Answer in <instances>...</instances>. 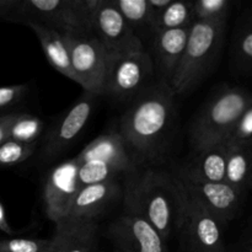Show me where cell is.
<instances>
[{
	"label": "cell",
	"mask_w": 252,
	"mask_h": 252,
	"mask_svg": "<svg viewBox=\"0 0 252 252\" xmlns=\"http://www.w3.org/2000/svg\"><path fill=\"white\" fill-rule=\"evenodd\" d=\"M7 22L37 24L63 34H90L88 0H12Z\"/></svg>",
	"instance_id": "obj_5"
},
{
	"label": "cell",
	"mask_w": 252,
	"mask_h": 252,
	"mask_svg": "<svg viewBox=\"0 0 252 252\" xmlns=\"http://www.w3.org/2000/svg\"><path fill=\"white\" fill-rule=\"evenodd\" d=\"M17 111L0 115V145L9 139V129Z\"/></svg>",
	"instance_id": "obj_31"
},
{
	"label": "cell",
	"mask_w": 252,
	"mask_h": 252,
	"mask_svg": "<svg viewBox=\"0 0 252 252\" xmlns=\"http://www.w3.org/2000/svg\"><path fill=\"white\" fill-rule=\"evenodd\" d=\"M111 2L142 42L144 34L150 37L153 22L148 0H111Z\"/></svg>",
	"instance_id": "obj_22"
},
{
	"label": "cell",
	"mask_w": 252,
	"mask_h": 252,
	"mask_svg": "<svg viewBox=\"0 0 252 252\" xmlns=\"http://www.w3.org/2000/svg\"><path fill=\"white\" fill-rule=\"evenodd\" d=\"M236 252H252V243L246 244V245H244L240 250H238Z\"/></svg>",
	"instance_id": "obj_33"
},
{
	"label": "cell",
	"mask_w": 252,
	"mask_h": 252,
	"mask_svg": "<svg viewBox=\"0 0 252 252\" xmlns=\"http://www.w3.org/2000/svg\"><path fill=\"white\" fill-rule=\"evenodd\" d=\"M75 159L79 164L88 161V160L102 159L127 162V164H132L139 167L130 155L118 129H110L96 137L76 155Z\"/></svg>",
	"instance_id": "obj_19"
},
{
	"label": "cell",
	"mask_w": 252,
	"mask_h": 252,
	"mask_svg": "<svg viewBox=\"0 0 252 252\" xmlns=\"http://www.w3.org/2000/svg\"><path fill=\"white\" fill-rule=\"evenodd\" d=\"M230 145L226 161L225 182L246 193L252 175V139Z\"/></svg>",
	"instance_id": "obj_20"
},
{
	"label": "cell",
	"mask_w": 252,
	"mask_h": 252,
	"mask_svg": "<svg viewBox=\"0 0 252 252\" xmlns=\"http://www.w3.org/2000/svg\"><path fill=\"white\" fill-rule=\"evenodd\" d=\"M44 130V123L38 116L26 112H16L9 129V139L31 144L38 143Z\"/></svg>",
	"instance_id": "obj_25"
},
{
	"label": "cell",
	"mask_w": 252,
	"mask_h": 252,
	"mask_svg": "<svg viewBox=\"0 0 252 252\" xmlns=\"http://www.w3.org/2000/svg\"><path fill=\"white\" fill-rule=\"evenodd\" d=\"M37 144L38 143L25 144L7 139L0 145V169H9L26 161L32 157Z\"/></svg>",
	"instance_id": "obj_26"
},
{
	"label": "cell",
	"mask_w": 252,
	"mask_h": 252,
	"mask_svg": "<svg viewBox=\"0 0 252 252\" xmlns=\"http://www.w3.org/2000/svg\"><path fill=\"white\" fill-rule=\"evenodd\" d=\"M63 36L68 44L76 84L84 89V93L102 96L111 54L93 33Z\"/></svg>",
	"instance_id": "obj_6"
},
{
	"label": "cell",
	"mask_w": 252,
	"mask_h": 252,
	"mask_svg": "<svg viewBox=\"0 0 252 252\" xmlns=\"http://www.w3.org/2000/svg\"><path fill=\"white\" fill-rule=\"evenodd\" d=\"M252 189V175H251V179H250V184H249V189Z\"/></svg>",
	"instance_id": "obj_34"
},
{
	"label": "cell",
	"mask_w": 252,
	"mask_h": 252,
	"mask_svg": "<svg viewBox=\"0 0 252 252\" xmlns=\"http://www.w3.org/2000/svg\"><path fill=\"white\" fill-rule=\"evenodd\" d=\"M252 102V93L240 86L221 88L199 111L189 130L192 152L228 140L244 111Z\"/></svg>",
	"instance_id": "obj_3"
},
{
	"label": "cell",
	"mask_w": 252,
	"mask_h": 252,
	"mask_svg": "<svg viewBox=\"0 0 252 252\" xmlns=\"http://www.w3.org/2000/svg\"><path fill=\"white\" fill-rule=\"evenodd\" d=\"M226 21H193L181 62L170 81L175 95L191 91L206 76L220 52Z\"/></svg>",
	"instance_id": "obj_4"
},
{
	"label": "cell",
	"mask_w": 252,
	"mask_h": 252,
	"mask_svg": "<svg viewBox=\"0 0 252 252\" xmlns=\"http://www.w3.org/2000/svg\"><path fill=\"white\" fill-rule=\"evenodd\" d=\"M191 27V26H189ZM189 27L167 30L154 34L152 42V57L154 66L160 74V80L170 84L186 48Z\"/></svg>",
	"instance_id": "obj_17"
},
{
	"label": "cell",
	"mask_w": 252,
	"mask_h": 252,
	"mask_svg": "<svg viewBox=\"0 0 252 252\" xmlns=\"http://www.w3.org/2000/svg\"><path fill=\"white\" fill-rule=\"evenodd\" d=\"M107 235L115 252H170L167 241L143 217L128 209L110 224Z\"/></svg>",
	"instance_id": "obj_10"
},
{
	"label": "cell",
	"mask_w": 252,
	"mask_h": 252,
	"mask_svg": "<svg viewBox=\"0 0 252 252\" xmlns=\"http://www.w3.org/2000/svg\"><path fill=\"white\" fill-rule=\"evenodd\" d=\"M98 221L63 219L56 224L49 252H97Z\"/></svg>",
	"instance_id": "obj_16"
},
{
	"label": "cell",
	"mask_w": 252,
	"mask_h": 252,
	"mask_svg": "<svg viewBox=\"0 0 252 252\" xmlns=\"http://www.w3.org/2000/svg\"><path fill=\"white\" fill-rule=\"evenodd\" d=\"M177 179L185 191L197 199L223 226L240 212L245 192L239 191L226 182H193Z\"/></svg>",
	"instance_id": "obj_12"
},
{
	"label": "cell",
	"mask_w": 252,
	"mask_h": 252,
	"mask_svg": "<svg viewBox=\"0 0 252 252\" xmlns=\"http://www.w3.org/2000/svg\"><path fill=\"white\" fill-rule=\"evenodd\" d=\"M233 62L240 73H252V9L240 20L233 42Z\"/></svg>",
	"instance_id": "obj_23"
},
{
	"label": "cell",
	"mask_w": 252,
	"mask_h": 252,
	"mask_svg": "<svg viewBox=\"0 0 252 252\" xmlns=\"http://www.w3.org/2000/svg\"><path fill=\"white\" fill-rule=\"evenodd\" d=\"M91 32L111 56L145 49L111 0H88Z\"/></svg>",
	"instance_id": "obj_7"
},
{
	"label": "cell",
	"mask_w": 252,
	"mask_h": 252,
	"mask_svg": "<svg viewBox=\"0 0 252 252\" xmlns=\"http://www.w3.org/2000/svg\"><path fill=\"white\" fill-rule=\"evenodd\" d=\"M81 186L79 182V162L75 158L61 162L44 177L42 198L47 218L54 224L65 218Z\"/></svg>",
	"instance_id": "obj_11"
},
{
	"label": "cell",
	"mask_w": 252,
	"mask_h": 252,
	"mask_svg": "<svg viewBox=\"0 0 252 252\" xmlns=\"http://www.w3.org/2000/svg\"><path fill=\"white\" fill-rule=\"evenodd\" d=\"M193 22V1H174L160 14L154 24L150 33V38L154 34L167 30L189 27Z\"/></svg>",
	"instance_id": "obj_24"
},
{
	"label": "cell",
	"mask_w": 252,
	"mask_h": 252,
	"mask_svg": "<svg viewBox=\"0 0 252 252\" xmlns=\"http://www.w3.org/2000/svg\"><path fill=\"white\" fill-rule=\"evenodd\" d=\"M97 252H102V251H97Z\"/></svg>",
	"instance_id": "obj_35"
},
{
	"label": "cell",
	"mask_w": 252,
	"mask_h": 252,
	"mask_svg": "<svg viewBox=\"0 0 252 252\" xmlns=\"http://www.w3.org/2000/svg\"><path fill=\"white\" fill-rule=\"evenodd\" d=\"M29 27L36 34L44 57H46L47 62L51 64L52 68L65 78L76 83L75 74L71 68L68 44H66L63 33H61L57 30L51 29V27L43 26V25L31 24L29 25Z\"/></svg>",
	"instance_id": "obj_18"
},
{
	"label": "cell",
	"mask_w": 252,
	"mask_h": 252,
	"mask_svg": "<svg viewBox=\"0 0 252 252\" xmlns=\"http://www.w3.org/2000/svg\"><path fill=\"white\" fill-rule=\"evenodd\" d=\"M155 71L152 56L147 49L110 57L103 95L128 98L138 95Z\"/></svg>",
	"instance_id": "obj_8"
},
{
	"label": "cell",
	"mask_w": 252,
	"mask_h": 252,
	"mask_svg": "<svg viewBox=\"0 0 252 252\" xmlns=\"http://www.w3.org/2000/svg\"><path fill=\"white\" fill-rule=\"evenodd\" d=\"M175 94L158 80L134 96L122 115L118 132L138 166H152L162 152L174 117Z\"/></svg>",
	"instance_id": "obj_2"
},
{
	"label": "cell",
	"mask_w": 252,
	"mask_h": 252,
	"mask_svg": "<svg viewBox=\"0 0 252 252\" xmlns=\"http://www.w3.org/2000/svg\"><path fill=\"white\" fill-rule=\"evenodd\" d=\"M138 167L132 164L112 160L94 159L79 164V182L80 186L100 184V182L120 180Z\"/></svg>",
	"instance_id": "obj_21"
},
{
	"label": "cell",
	"mask_w": 252,
	"mask_h": 252,
	"mask_svg": "<svg viewBox=\"0 0 252 252\" xmlns=\"http://www.w3.org/2000/svg\"><path fill=\"white\" fill-rule=\"evenodd\" d=\"M186 194V209L176 234L180 252H228L223 225L197 199Z\"/></svg>",
	"instance_id": "obj_9"
},
{
	"label": "cell",
	"mask_w": 252,
	"mask_h": 252,
	"mask_svg": "<svg viewBox=\"0 0 252 252\" xmlns=\"http://www.w3.org/2000/svg\"><path fill=\"white\" fill-rule=\"evenodd\" d=\"M51 246L52 239L0 238V252H49Z\"/></svg>",
	"instance_id": "obj_28"
},
{
	"label": "cell",
	"mask_w": 252,
	"mask_h": 252,
	"mask_svg": "<svg viewBox=\"0 0 252 252\" xmlns=\"http://www.w3.org/2000/svg\"><path fill=\"white\" fill-rule=\"evenodd\" d=\"M122 197L120 180L100 182L81 187L64 219L96 220Z\"/></svg>",
	"instance_id": "obj_14"
},
{
	"label": "cell",
	"mask_w": 252,
	"mask_h": 252,
	"mask_svg": "<svg viewBox=\"0 0 252 252\" xmlns=\"http://www.w3.org/2000/svg\"><path fill=\"white\" fill-rule=\"evenodd\" d=\"M230 147V143L225 140L213 147L192 152L191 158L175 175L193 182H225Z\"/></svg>",
	"instance_id": "obj_15"
},
{
	"label": "cell",
	"mask_w": 252,
	"mask_h": 252,
	"mask_svg": "<svg viewBox=\"0 0 252 252\" xmlns=\"http://www.w3.org/2000/svg\"><path fill=\"white\" fill-rule=\"evenodd\" d=\"M252 139V102L248 106L234 127L228 142L230 144H239Z\"/></svg>",
	"instance_id": "obj_30"
},
{
	"label": "cell",
	"mask_w": 252,
	"mask_h": 252,
	"mask_svg": "<svg viewBox=\"0 0 252 252\" xmlns=\"http://www.w3.org/2000/svg\"><path fill=\"white\" fill-rule=\"evenodd\" d=\"M29 91V85L19 84V85H9L0 88V115L14 112L12 108L22 102Z\"/></svg>",
	"instance_id": "obj_29"
},
{
	"label": "cell",
	"mask_w": 252,
	"mask_h": 252,
	"mask_svg": "<svg viewBox=\"0 0 252 252\" xmlns=\"http://www.w3.org/2000/svg\"><path fill=\"white\" fill-rule=\"evenodd\" d=\"M0 231H2L4 234H6L7 236H14L15 231L14 229L11 228V225L9 224L6 218V212H5L4 206L0 202Z\"/></svg>",
	"instance_id": "obj_32"
},
{
	"label": "cell",
	"mask_w": 252,
	"mask_h": 252,
	"mask_svg": "<svg viewBox=\"0 0 252 252\" xmlns=\"http://www.w3.org/2000/svg\"><path fill=\"white\" fill-rule=\"evenodd\" d=\"M125 209L139 214L165 240L177 234L187 194L176 175L155 166H142L123 177Z\"/></svg>",
	"instance_id": "obj_1"
},
{
	"label": "cell",
	"mask_w": 252,
	"mask_h": 252,
	"mask_svg": "<svg viewBox=\"0 0 252 252\" xmlns=\"http://www.w3.org/2000/svg\"><path fill=\"white\" fill-rule=\"evenodd\" d=\"M229 9H230V2L228 0L193 1V21H226Z\"/></svg>",
	"instance_id": "obj_27"
},
{
	"label": "cell",
	"mask_w": 252,
	"mask_h": 252,
	"mask_svg": "<svg viewBox=\"0 0 252 252\" xmlns=\"http://www.w3.org/2000/svg\"><path fill=\"white\" fill-rule=\"evenodd\" d=\"M97 96L84 93L68 112L53 126L42 145V159L51 160L69 149L90 120Z\"/></svg>",
	"instance_id": "obj_13"
}]
</instances>
